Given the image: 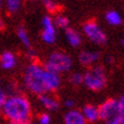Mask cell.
I'll use <instances>...</instances> for the list:
<instances>
[{"mask_svg": "<svg viewBox=\"0 0 124 124\" xmlns=\"http://www.w3.org/2000/svg\"><path fill=\"white\" fill-rule=\"evenodd\" d=\"M43 6L50 14H57L60 9L59 4L56 0H43Z\"/></svg>", "mask_w": 124, "mask_h": 124, "instance_id": "cell-18", "label": "cell"}, {"mask_svg": "<svg viewBox=\"0 0 124 124\" xmlns=\"http://www.w3.org/2000/svg\"><path fill=\"white\" fill-rule=\"evenodd\" d=\"M65 35H66V40L72 47H79L82 43V37L81 34L74 29H67L65 31Z\"/></svg>", "mask_w": 124, "mask_h": 124, "instance_id": "cell-14", "label": "cell"}, {"mask_svg": "<svg viewBox=\"0 0 124 124\" xmlns=\"http://www.w3.org/2000/svg\"><path fill=\"white\" fill-rule=\"evenodd\" d=\"M1 113L9 121V123L27 122L32 116V106L27 97L15 93L6 98L4 105L1 106Z\"/></svg>", "mask_w": 124, "mask_h": 124, "instance_id": "cell-1", "label": "cell"}, {"mask_svg": "<svg viewBox=\"0 0 124 124\" xmlns=\"http://www.w3.org/2000/svg\"><path fill=\"white\" fill-rule=\"evenodd\" d=\"M99 58H100V54L97 50L85 49L79 54V63L82 66H86V67L93 66L99 60Z\"/></svg>", "mask_w": 124, "mask_h": 124, "instance_id": "cell-8", "label": "cell"}, {"mask_svg": "<svg viewBox=\"0 0 124 124\" xmlns=\"http://www.w3.org/2000/svg\"><path fill=\"white\" fill-rule=\"evenodd\" d=\"M70 82L72 85L79 86L81 84H83V74L81 72H74L72 73L70 76Z\"/></svg>", "mask_w": 124, "mask_h": 124, "instance_id": "cell-20", "label": "cell"}, {"mask_svg": "<svg viewBox=\"0 0 124 124\" xmlns=\"http://www.w3.org/2000/svg\"><path fill=\"white\" fill-rule=\"evenodd\" d=\"M9 124H32L31 121H27V122H14V123H9Z\"/></svg>", "mask_w": 124, "mask_h": 124, "instance_id": "cell-26", "label": "cell"}, {"mask_svg": "<svg viewBox=\"0 0 124 124\" xmlns=\"http://www.w3.org/2000/svg\"><path fill=\"white\" fill-rule=\"evenodd\" d=\"M0 114H1V106H0Z\"/></svg>", "mask_w": 124, "mask_h": 124, "instance_id": "cell-29", "label": "cell"}, {"mask_svg": "<svg viewBox=\"0 0 124 124\" xmlns=\"http://www.w3.org/2000/svg\"><path fill=\"white\" fill-rule=\"evenodd\" d=\"M39 101L41 104V106L46 110L48 112H56L60 107V102L58 100V98L56 96H54L53 93H43L38 96Z\"/></svg>", "mask_w": 124, "mask_h": 124, "instance_id": "cell-9", "label": "cell"}, {"mask_svg": "<svg viewBox=\"0 0 124 124\" xmlns=\"http://www.w3.org/2000/svg\"><path fill=\"white\" fill-rule=\"evenodd\" d=\"M99 120L105 124H121V113L116 99L109 98L98 106Z\"/></svg>", "mask_w": 124, "mask_h": 124, "instance_id": "cell-5", "label": "cell"}, {"mask_svg": "<svg viewBox=\"0 0 124 124\" xmlns=\"http://www.w3.org/2000/svg\"><path fill=\"white\" fill-rule=\"evenodd\" d=\"M84 120L86 121V123H96L97 121H99V114H98V107L91 104H88L82 108L81 110Z\"/></svg>", "mask_w": 124, "mask_h": 124, "instance_id": "cell-12", "label": "cell"}, {"mask_svg": "<svg viewBox=\"0 0 124 124\" xmlns=\"http://www.w3.org/2000/svg\"><path fill=\"white\" fill-rule=\"evenodd\" d=\"M17 59L11 51H4L0 55V67L4 70H11L15 67Z\"/></svg>", "mask_w": 124, "mask_h": 124, "instance_id": "cell-13", "label": "cell"}, {"mask_svg": "<svg viewBox=\"0 0 124 124\" xmlns=\"http://www.w3.org/2000/svg\"><path fill=\"white\" fill-rule=\"evenodd\" d=\"M83 84L91 91H100L107 84V75L104 66L93 65L83 74Z\"/></svg>", "mask_w": 124, "mask_h": 124, "instance_id": "cell-3", "label": "cell"}, {"mask_svg": "<svg viewBox=\"0 0 124 124\" xmlns=\"http://www.w3.org/2000/svg\"><path fill=\"white\" fill-rule=\"evenodd\" d=\"M72 65H73L72 58L67 54L63 53L60 50H55L49 55L48 59L43 64V67L47 71L60 74V73H65V72L70 71L72 68Z\"/></svg>", "mask_w": 124, "mask_h": 124, "instance_id": "cell-4", "label": "cell"}, {"mask_svg": "<svg viewBox=\"0 0 124 124\" xmlns=\"http://www.w3.org/2000/svg\"><path fill=\"white\" fill-rule=\"evenodd\" d=\"M60 83H62V81H60L59 74L46 70L45 85H46V91H47V93H54L55 91H57L59 89Z\"/></svg>", "mask_w": 124, "mask_h": 124, "instance_id": "cell-10", "label": "cell"}, {"mask_svg": "<svg viewBox=\"0 0 124 124\" xmlns=\"http://www.w3.org/2000/svg\"><path fill=\"white\" fill-rule=\"evenodd\" d=\"M38 123L39 124H51V116H50V114L47 113V112L39 114Z\"/></svg>", "mask_w": 124, "mask_h": 124, "instance_id": "cell-21", "label": "cell"}, {"mask_svg": "<svg viewBox=\"0 0 124 124\" xmlns=\"http://www.w3.org/2000/svg\"><path fill=\"white\" fill-rule=\"evenodd\" d=\"M5 4H6V8L9 13L15 14L21 9L22 0H5Z\"/></svg>", "mask_w": 124, "mask_h": 124, "instance_id": "cell-17", "label": "cell"}, {"mask_svg": "<svg viewBox=\"0 0 124 124\" xmlns=\"http://www.w3.org/2000/svg\"><path fill=\"white\" fill-rule=\"evenodd\" d=\"M64 105L66 108H68V110L70 109H74V107H75V100H73V99H66L64 101Z\"/></svg>", "mask_w": 124, "mask_h": 124, "instance_id": "cell-23", "label": "cell"}, {"mask_svg": "<svg viewBox=\"0 0 124 124\" xmlns=\"http://www.w3.org/2000/svg\"><path fill=\"white\" fill-rule=\"evenodd\" d=\"M64 124H86L81 110L70 109L64 115Z\"/></svg>", "mask_w": 124, "mask_h": 124, "instance_id": "cell-11", "label": "cell"}, {"mask_svg": "<svg viewBox=\"0 0 124 124\" xmlns=\"http://www.w3.org/2000/svg\"><path fill=\"white\" fill-rule=\"evenodd\" d=\"M5 29V23H4V19L0 17V31H2Z\"/></svg>", "mask_w": 124, "mask_h": 124, "instance_id": "cell-25", "label": "cell"}, {"mask_svg": "<svg viewBox=\"0 0 124 124\" xmlns=\"http://www.w3.org/2000/svg\"><path fill=\"white\" fill-rule=\"evenodd\" d=\"M54 23H55L56 29L58 27V29H62V30H67L70 21H68V18L64 15H57L56 18L54 19Z\"/></svg>", "mask_w": 124, "mask_h": 124, "instance_id": "cell-19", "label": "cell"}, {"mask_svg": "<svg viewBox=\"0 0 124 124\" xmlns=\"http://www.w3.org/2000/svg\"><path fill=\"white\" fill-rule=\"evenodd\" d=\"M42 40L47 45H53L56 41L57 38V30L55 26L54 19L50 16H45L42 18V32H41Z\"/></svg>", "mask_w": 124, "mask_h": 124, "instance_id": "cell-7", "label": "cell"}, {"mask_svg": "<svg viewBox=\"0 0 124 124\" xmlns=\"http://www.w3.org/2000/svg\"><path fill=\"white\" fill-rule=\"evenodd\" d=\"M45 74L46 68L43 65L39 64L38 62H32L26 66L24 75H23V83L24 86L31 93L40 96L47 93L45 85Z\"/></svg>", "mask_w": 124, "mask_h": 124, "instance_id": "cell-2", "label": "cell"}, {"mask_svg": "<svg viewBox=\"0 0 124 124\" xmlns=\"http://www.w3.org/2000/svg\"><path fill=\"white\" fill-rule=\"evenodd\" d=\"M2 7V0H0V8Z\"/></svg>", "mask_w": 124, "mask_h": 124, "instance_id": "cell-28", "label": "cell"}, {"mask_svg": "<svg viewBox=\"0 0 124 124\" xmlns=\"http://www.w3.org/2000/svg\"><path fill=\"white\" fill-rule=\"evenodd\" d=\"M6 98H7V96H6V93H5V91L0 88V106L4 105L5 100H6Z\"/></svg>", "mask_w": 124, "mask_h": 124, "instance_id": "cell-24", "label": "cell"}, {"mask_svg": "<svg viewBox=\"0 0 124 124\" xmlns=\"http://www.w3.org/2000/svg\"><path fill=\"white\" fill-rule=\"evenodd\" d=\"M17 38L19 39V41L23 43V46L27 49V50H30L31 49V41H30V37H29V34H27L26 30L24 29V27L19 26L17 29Z\"/></svg>", "mask_w": 124, "mask_h": 124, "instance_id": "cell-16", "label": "cell"}, {"mask_svg": "<svg viewBox=\"0 0 124 124\" xmlns=\"http://www.w3.org/2000/svg\"><path fill=\"white\" fill-rule=\"evenodd\" d=\"M117 102H118L120 113H121V124H124V94L117 100Z\"/></svg>", "mask_w": 124, "mask_h": 124, "instance_id": "cell-22", "label": "cell"}, {"mask_svg": "<svg viewBox=\"0 0 124 124\" xmlns=\"http://www.w3.org/2000/svg\"><path fill=\"white\" fill-rule=\"evenodd\" d=\"M120 43H121V46H122V47H124V39H121Z\"/></svg>", "mask_w": 124, "mask_h": 124, "instance_id": "cell-27", "label": "cell"}, {"mask_svg": "<svg viewBox=\"0 0 124 124\" xmlns=\"http://www.w3.org/2000/svg\"><path fill=\"white\" fill-rule=\"evenodd\" d=\"M83 34L92 43L97 46H104L107 42V35L96 21H88L83 24Z\"/></svg>", "mask_w": 124, "mask_h": 124, "instance_id": "cell-6", "label": "cell"}, {"mask_svg": "<svg viewBox=\"0 0 124 124\" xmlns=\"http://www.w3.org/2000/svg\"><path fill=\"white\" fill-rule=\"evenodd\" d=\"M105 18H106V22L108 23L109 25H113V26H118V25H121V23H122V17L115 10L107 11L105 15Z\"/></svg>", "mask_w": 124, "mask_h": 124, "instance_id": "cell-15", "label": "cell"}]
</instances>
